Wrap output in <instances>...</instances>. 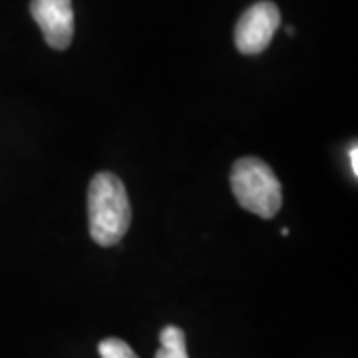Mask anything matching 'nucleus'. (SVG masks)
I'll list each match as a JSON object with an SVG mask.
<instances>
[{
    "label": "nucleus",
    "instance_id": "f257e3e1",
    "mask_svg": "<svg viewBox=\"0 0 358 358\" xmlns=\"http://www.w3.org/2000/svg\"><path fill=\"white\" fill-rule=\"evenodd\" d=\"M90 235L100 247H112L124 239L131 223V207L122 179L100 171L88 189Z\"/></svg>",
    "mask_w": 358,
    "mask_h": 358
},
{
    "label": "nucleus",
    "instance_id": "f03ea898",
    "mask_svg": "<svg viewBox=\"0 0 358 358\" xmlns=\"http://www.w3.org/2000/svg\"><path fill=\"white\" fill-rule=\"evenodd\" d=\"M231 189L237 203L259 217L271 219L282 205V187L275 171L259 157H241L231 169Z\"/></svg>",
    "mask_w": 358,
    "mask_h": 358
},
{
    "label": "nucleus",
    "instance_id": "7ed1b4c3",
    "mask_svg": "<svg viewBox=\"0 0 358 358\" xmlns=\"http://www.w3.org/2000/svg\"><path fill=\"white\" fill-rule=\"evenodd\" d=\"M281 24V13L273 2H257L247 8L235 26V46L241 54L255 56L267 50L275 30Z\"/></svg>",
    "mask_w": 358,
    "mask_h": 358
},
{
    "label": "nucleus",
    "instance_id": "20e7f679",
    "mask_svg": "<svg viewBox=\"0 0 358 358\" xmlns=\"http://www.w3.org/2000/svg\"><path fill=\"white\" fill-rule=\"evenodd\" d=\"M30 14L40 26L46 44L54 50H66L74 38L72 0H30Z\"/></svg>",
    "mask_w": 358,
    "mask_h": 358
},
{
    "label": "nucleus",
    "instance_id": "39448f33",
    "mask_svg": "<svg viewBox=\"0 0 358 358\" xmlns=\"http://www.w3.org/2000/svg\"><path fill=\"white\" fill-rule=\"evenodd\" d=\"M162 348L155 352V358H189L187 357V346H185V333L169 324L159 333Z\"/></svg>",
    "mask_w": 358,
    "mask_h": 358
},
{
    "label": "nucleus",
    "instance_id": "423d86ee",
    "mask_svg": "<svg viewBox=\"0 0 358 358\" xmlns=\"http://www.w3.org/2000/svg\"><path fill=\"white\" fill-rule=\"evenodd\" d=\"M98 350H100L102 358H140L128 343H124L120 338H106L100 343Z\"/></svg>",
    "mask_w": 358,
    "mask_h": 358
},
{
    "label": "nucleus",
    "instance_id": "0eeeda50",
    "mask_svg": "<svg viewBox=\"0 0 358 358\" xmlns=\"http://www.w3.org/2000/svg\"><path fill=\"white\" fill-rule=\"evenodd\" d=\"M348 159H350V166H352V176L358 178V148L357 143H352V148L348 150Z\"/></svg>",
    "mask_w": 358,
    "mask_h": 358
}]
</instances>
